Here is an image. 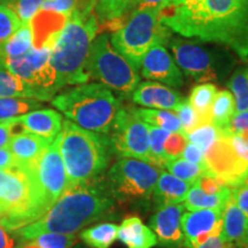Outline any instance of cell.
I'll use <instances>...</instances> for the list:
<instances>
[{"instance_id":"37","label":"cell","mask_w":248,"mask_h":248,"mask_svg":"<svg viewBox=\"0 0 248 248\" xmlns=\"http://www.w3.org/2000/svg\"><path fill=\"white\" fill-rule=\"evenodd\" d=\"M39 248H73L76 244L75 233H58V232H46L33 238Z\"/></svg>"},{"instance_id":"16","label":"cell","mask_w":248,"mask_h":248,"mask_svg":"<svg viewBox=\"0 0 248 248\" xmlns=\"http://www.w3.org/2000/svg\"><path fill=\"white\" fill-rule=\"evenodd\" d=\"M141 76L150 80H156L161 84L181 88L183 74L172 55L162 44H156L145 53L140 62Z\"/></svg>"},{"instance_id":"42","label":"cell","mask_w":248,"mask_h":248,"mask_svg":"<svg viewBox=\"0 0 248 248\" xmlns=\"http://www.w3.org/2000/svg\"><path fill=\"white\" fill-rule=\"evenodd\" d=\"M77 4H78V0H45L42 8L69 16L76 8Z\"/></svg>"},{"instance_id":"2","label":"cell","mask_w":248,"mask_h":248,"mask_svg":"<svg viewBox=\"0 0 248 248\" xmlns=\"http://www.w3.org/2000/svg\"><path fill=\"white\" fill-rule=\"evenodd\" d=\"M104 177L70 186L52 208L36 222L15 231L20 239L31 240L46 232L76 233L114 208Z\"/></svg>"},{"instance_id":"34","label":"cell","mask_w":248,"mask_h":248,"mask_svg":"<svg viewBox=\"0 0 248 248\" xmlns=\"http://www.w3.org/2000/svg\"><path fill=\"white\" fill-rule=\"evenodd\" d=\"M147 124V123H146ZM148 129V144H150V155L152 164L157 168H164L168 159L164 154V142L171 132L157 126L147 124Z\"/></svg>"},{"instance_id":"13","label":"cell","mask_w":248,"mask_h":248,"mask_svg":"<svg viewBox=\"0 0 248 248\" xmlns=\"http://www.w3.org/2000/svg\"><path fill=\"white\" fill-rule=\"evenodd\" d=\"M36 177L48 208L69 187L66 168L60 153L59 136L51 142L36 164Z\"/></svg>"},{"instance_id":"10","label":"cell","mask_w":248,"mask_h":248,"mask_svg":"<svg viewBox=\"0 0 248 248\" xmlns=\"http://www.w3.org/2000/svg\"><path fill=\"white\" fill-rule=\"evenodd\" d=\"M51 48H31L17 58H6L0 67L35 90L39 101L51 100L59 91L57 74L51 64Z\"/></svg>"},{"instance_id":"8","label":"cell","mask_w":248,"mask_h":248,"mask_svg":"<svg viewBox=\"0 0 248 248\" xmlns=\"http://www.w3.org/2000/svg\"><path fill=\"white\" fill-rule=\"evenodd\" d=\"M86 73L90 78L113 90L120 98H131L132 92L140 83L138 70L111 45L109 36L102 33L95 37L90 49Z\"/></svg>"},{"instance_id":"5","label":"cell","mask_w":248,"mask_h":248,"mask_svg":"<svg viewBox=\"0 0 248 248\" xmlns=\"http://www.w3.org/2000/svg\"><path fill=\"white\" fill-rule=\"evenodd\" d=\"M49 210L36 177V167L0 169V224L15 232Z\"/></svg>"},{"instance_id":"23","label":"cell","mask_w":248,"mask_h":248,"mask_svg":"<svg viewBox=\"0 0 248 248\" xmlns=\"http://www.w3.org/2000/svg\"><path fill=\"white\" fill-rule=\"evenodd\" d=\"M190 187V183L182 181L169 172L161 171L152 195L155 210L167 204L184 202Z\"/></svg>"},{"instance_id":"7","label":"cell","mask_w":248,"mask_h":248,"mask_svg":"<svg viewBox=\"0 0 248 248\" xmlns=\"http://www.w3.org/2000/svg\"><path fill=\"white\" fill-rule=\"evenodd\" d=\"M161 9L146 8L131 12L122 27L109 37L113 47L136 70L140 69L145 53L156 44L168 43L170 30L161 22Z\"/></svg>"},{"instance_id":"48","label":"cell","mask_w":248,"mask_h":248,"mask_svg":"<svg viewBox=\"0 0 248 248\" xmlns=\"http://www.w3.org/2000/svg\"><path fill=\"white\" fill-rule=\"evenodd\" d=\"M169 5L170 0H132L128 15L131 12L146 8H159L161 11H163V9L169 7Z\"/></svg>"},{"instance_id":"50","label":"cell","mask_w":248,"mask_h":248,"mask_svg":"<svg viewBox=\"0 0 248 248\" xmlns=\"http://www.w3.org/2000/svg\"><path fill=\"white\" fill-rule=\"evenodd\" d=\"M197 248H233V247H232L230 244L225 243V241L221 238V235H216V237L210 238V239L207 240L206 243L200 245V246H198Z\"/></svg>"},{"instance_id":"46","label":"cell","mask_w":248,"mask_h":248,"mask_svg":"<svg viewBox=\"0 0 248 248\" xmlns=\"http://www.w3.org/2000/svg\"><path fill=\"white\" fill-rule=\"evenodd\" d=\"M231 195L233 200L248 218V185L243 184L231 188Z\"/></svg>"},{"instance_id":"35","label":"cell","mask_w":248,"mask_h":248,"mask_svg":"<svg viewBox=\"0 0 248 248\" xmlns=\"http://www.w3.org/2000/svg\"><path fill=\"white\" fill-rule=\"evenodd\" d=\"M164 168L168 169V171L175 177L190 183L191 185H193L204 173V167L188 162L183 157L169 159L166 162Z\"/></svg>"},{"instance_id":"12","label":"cell","mask_w":248,"mask_h":248,"mask_svg":"<svg viewBox=\"0 0 248 248\" xmlns=\"http://www.w3.org/2000/svg\"><path fill=\"white\" fill-rule=\"evenodd\" d=\"M229 133L222 132L204 153V173L215 176L229 187L243 184L248 176V163L232 148Z\"/></svg>"},{"instance_id":"38","label":"cell","mask_w":248,"mask_h":248,"mask_svg":"<svg viewBox=\"0 0 248 248\" xmlns=\"http://www.w3.org/2000/svg\"><path fill=\"white\" fill-rule=\"evenodd\" d=\"M21 26V21L12 8L0 5V46L13 36Z\"/></svg>"},{"instance_id":"15","label":"cell","mask_w":248,"mask_h":248,"mask_svg":"<svg viewBox=\"0 0 248 248\" xmlns=\"http://www.w3.org/2000/svg\"><path fill=\"white\" fill-rule=\"evenodd\" d=\"M224 208L199 209L183 214L182 231L185 248H197L210 238L219 235Z\"/></svg>"},{"instance_id":"43","label":"cell","mask_w":248,"mask_h":248,"mask_svg":"<svg viewBox=\"0 0 248 248\" xmlns=\"http://www.w3.org/2000/svg\"><path fill=\"white\" fill-rule=\"evenodd\" d=\"M195 183H197L198 186H199L201 190L207 194L219 193V192L226 186L224 184V182L221 181V179L215 177V176L208 175V173H203V175Z\"/></svg>"},{"instance_id":"33","label":"cell","mask_w":248,"mask_h":248,"mask_svg":"<svg viewBox=\"0 0 248 248\" xmlns=\"http://www.w3.org/2000/svg\"><path fill=\"white\" fill-rule=\"evenodd\" d=\"M229 88L235 102V113L248 110V66L238 69L229 80Z\"/></svg>"},{"instance_id":"55","label":"cell","mask_w":248,"mask_h":248,"mask_svg":"<svg viewBox=\"0 0 248 248\" xmlns=\"http://www.w3.org/2000/svg\"><path fill=\"white\" fill-rule=\"evenodd\" d=\"M245 248H248V245H247V246H246V247H245Z\"/></svg>"},{"instance_id":"54","label":"cell","mask_w":248,"mask_h":248,"mask_svg":"<svg viewBox=\"0 0 248 248\" xmlns=\"http://www.w3.org/2000/svg\"><path fill=\"white\" fill-rule=\"evenodd\" d=\"M15 1H16V0H0V5H4V6H7V7H11V6L13 5Z\"/></svg>"},{"instance_id":"4","label":"cell","mask_w":248,"mask_h":248,"mask_svg":"<svg viewBox=\"0 0 248 248\" xmlns=\"http://www.w3.org/2000/svg\"><path fill=\"white\" fill-rule=\"evenodd\" d=\"M59 146L69 187L102 177L114 154L107 135L89 131L69 120L62 123Z\"/></svg>"},{"instance_id":"47","label":"cell","mask_w":248,"mask_h":248,"mask_svg":"<svg viewBox=\"0 0 248 248\" xmlns=\"http://www.w3.org/2000/svg\"><path fill=\"white\" fill-rule=\"evenodd\" d=\"M183 159H185L188 162L200 164V166L204 167V153L198 145L193 144V142H187L184 152H183L182 156Z\"/></svg>"},{"instance_id":"36","label":"cell","mask_w":248,"mask_h":248,"mask_svg":"<svg viewBox=\"0 0 248 248\" xmlns=\"http://www.w3.org/2000/svg\"><path fill=\"white\" fill-rule=\"evenodd\" d=\"M221 130L214 125L213 123H204L197 126L193 131L187 133V139L190 142L198 145L203 153L209 150L210 146L217 140V138L222 135Z\"/></svg>"},{"instance_id":"41","label":"cell","mask_w":248,"mask_h":248,"mask_svg":"<svg viewBox=\"0 0 248 248\" xmlns=\"http://www.w3.org/2000/svg\"><path fill=\"white\" fill-rule=\"evenodd\" d=\"M188 139L184 132H171L164 142V154L167 159L181 157L184 152Z\"/></svg>"},{"instance_id":"11","label":"cell","mask_w":248,"mask_h":248,"mask_svg":"<svg viewBox=\"0 0 248 248\" xmlns=\"http://www.w3.org/2000/svg\"><path fill=\"white\" fill-rule=\"evenodd\" d=\"M110 132L113 153L120 159L128 157L152 164L147 124L133 113L131 107L120 108Z\"/></svg>"},{"instance_id":"27","label":"cell","mask_w":248,"mask_h":248,"mask_svg":"<svg viewBox=\"0 0 248 248\" xmlns=\"http://www.w3.org/2000/svg\"><path fill=\"white\" fill-rule=\"evenodd\" d=\"M235 114V102L232 93L228 90L217 91L210 107L212 123L221 131L226 132L229 123ZM228 133V132H226ZM230 135V133H229Z\"/></svg>"},{"instance_id":"20","label":"cell","mask_w":248,"mask_h":248,"mask_svg":"<svg viewBox=\"0 0 248 248\" xmlns=\"http://www.w3.org/2000/svg\"><path fill=\"white\" fill-rule=\"evenodd\" d=\"M15 121L23 131H28L53 141L60 135L62 129V116L53 109H38L15 117Z\"/></svg>"},{"instance_id":"29","label":"cell","mask_w":248,"mask_h":248,"mask_svg":"<svg viewBox=\"0 0 248 248\" xmlns=\"http://www.w3.org/2000/svg\"><path fill=\"white\" fill-rule=\"evenodd\" d=\"M133 113L142 122L157 128L168 130L169 132H183L182 124L178 116L170 110L153 109V108H135L131 107Z\"/></svg>"},{"instance_id":"1","label":"cell","mask_w":248,"mask_h":248,"mask_svg":"<svg viewBox=\"0 0 248 248\" xmlns=\"http://www.w3.org/2000/svg\"><path fill=\"white\" fill-rule=\"evenodd\" d=\"M161 22L187 38L228 46L248 60V0H186L163 9Z\"/></svg>"},{"instance_id":"22","label":"cell","mask_w":248,"mask_h":248,"mask_svg":"<svg viewBox=\"0 0 248 248\" xmlns=\"http://www.w3.org/2000/svg\"><path fill=\"white\" fill-rule=\"evenodd\" d=\"M219 235L233 248H245L248 245V218L237 206L232 195L223 212Z\"/></svg>"},{"instance_id":"49","label":"cell","mask_w":248,"mask_h":248,"mask_svg":"<svg viewBox=\"0 0 248 248\" xmlns=\"http://www.w3.org/2000/svg\"><path fill=\"white\" fill-rule=\"evenodd\" d=\"M14 167L18 166L8 147L0 148V169H11Z\"/></svg>"},{"instance_id":"52","label":"cell","mask_w":248,"mask_h":248,"mask_svg":"<svg viewBox=\"0 0 248 248\" xmlns=\"http://www.w3.org/2000/svg\"><path fill=\"white\" fill-rule=\"evenodd\" d=\"M16 248H39L33 240H23Z\"/></svg>"},{"instance_id":"40","label":"cell","mask_w":248,"mask_h":248,"mask_svg":"<svg viewBox=\"0 0 248 248\" xmlns=\"http://www.w3.org/2000/svg\"><path fill=\"white\" fill-rule=\"evenodd\" d=\"M45 0H16L9 8H12L17 15L21 23L30 22L37 12L42 8Z\"/></svg>"},{"instance_id":"9","label":"cell","mask_w":248,"mask_h":248,"mask_svg":"<svg viewBox=\"0 0 248 248\" xmlns=\"http://www.w3.org/2000/svg\"><path fill=\"white\" fill-rule=\"evenodd\" d=\"M162 170L144 161L122 157L104 176L107 191L115 202L148 203Z\"/></svg>"},{"instance_id":"39","label":"cell","mask_w":248,"mask_h":248,"mask_svg":"<svg viewBox=\"0 0 248 248\" xmlns=\"http://www.w3.org/2000/svg\"><path fill=\"white\" fill-rule=\"evenodd\" d=\"M175 111L176 115L178 116L179 121H181L182 130L185 135L193 131L197 126L200 125L198 114L195 113L193 107L191 106L188 99H184V100L181 102V105L176 108Z\"/></svg>"},{"instance_id":"31","label":"cell","mask_w":248,"mask_h":248,"mask_svg":"<svg viewBox=\"0 0 248 248\" xmlns=\"http://www.w3.org/2000/svg\"><path fill=\"white\" fill-rule=\"evenodd\" d=\"M0 98L36 99L39 101L35 90L0 67Z\"/></svg>"},{"instance_id":"32","label":"cell","mask_w":248,"mask_h":248,"mask_svg":"<svg viewBox=\"0 0 248 248\" xmlns=\"http://www.w3.org/2000/svg\"><path fill=\"white\" fill-rule=\"evenodd\" d=\"M42 107L36 99L0 98V122L15 119Z\"/></svg>"},{"instance_id":"53","label":"cell","mask_w":248,"mask_h":248,"mask_svg":"<svg viewBox=\"0 0 248 248\" xmlns=\"http://www.w3.org/2000/svg\"><path fill=\"white\" fill-rule=\"evenodd\" d=\"M186 0H170V5L169 7H176V6H179L182 4H184ZM168 8V7H167Z\"/></svg>"},{"instance_id":"18","label":"cell","mask_w":248,"mask_h":248,"mask_svg":"<svg viewBox=\"0 0 248 248\" xmlns=\"http://www.w3.org/2000/svg\"><path fill=\"white\" fill-rule=\"evenodd\" d=\"M67 20L68 16L66 15L40 8L30 20L33 48L53 49L62 29L66 26Z\"/></svg>"},{"instance_id":"25","label":"cell","mask_w":248,"mask_h":248,"mask_svg":"<svg viewBox=\"0 0 248 248\" xmlns=\"http://www.w3.org/2000/svg\"><path fill=\"white\" fill-rule=\"evenodd\" d=\"M231 197V187L225 186L217 194H207L198 186L197 183L191 185L184 200V208L193 212L199 209H214L224 208L226 202Z\"/></svg>"},{"instance_id":"21","label":"cell","mask_w":248,"mask_h":248,"mask_svg":"<svg viewBox=\"0 0 248 248\" xmlns=\"http://www.w3.org/2000/svg\"><path fill=\"white\" fill-rule=\"evenodd\" d=\"M52 141L28 131L15 133L8 144L18 167H36L37 162Z\"/></svg>"},{"instance_id":"6","label":"cell","mask_w":248,"mask_h":248,"mask_svg":"<svg viewBox=\"0 0 248 248\" xmlns=\"http://www.w3.org/2000/svg\"><path fill=\"white\" fill-rule=\"evenodd\" d=\"M52 105L80 128L110 132L121 104L113 92L99 83H85L52 99Z\"/></svg>"},{"instance_id":"19","label":"cell","mask_w":248,"mask_h":248,"mask_svg":"<svg viewBox=\"0 0 248 248\" xmlns=\"http://www.w3.org/2000/svg\"><path fill=\"white\" fill-rule=\"evenodd\" d=\"M132 101L139 106L153 109L175 110L184 100L178 92L156 82L139 83L131 95Z\"/></svg>"},{"instance_id":"3","label":"cell","mask_w":248,"mask_h":248,"mask_svg":"<svg viewBox=\"0 0 248 248\" xmlns=\"http://www.w3.org/2000/svg\"><path fill=\"white\" fill-rule=\"evenodd\" d=\"M98 30L99 22L92 8L76 6L51 53V64L57 74L59 90L89 82L86 62Z\"/></svg>"},{"instance_id":"17","label":"cell","mask_w":248,"mask_h":248,"mask_svg":"<svg viewBox=\"0 0 248 248\" xmlns=\"http://www.w3.org/2000/svg\"><path fill=\"white\" fill-rule=\"evenodd\" d=\"M183 204H167L156 209L151 217V229L156 235L157 244L166 248H185L182 231Z\"/></svg>"},{"instance_id":"51","label":"cell","mask_w":248,"mask_h":248,"mask_svg":"<svg viewBox=\"0 0 248 248\" xmlns=\"http://www.w3.org/2000/svg\"><path fill=\"white\" fill-rule=\"evenodd\" d=\"M14 239L7 233L6 229L0 224V248H15Z\"/></svg>"},{"instance_id":"30","label":"cell","mask_w":248,"mask_h":248,"mask_svg":"<svg viewBox=\"0 0 248 248\" xmlns=\"http://www.w3.org/2000/svg\"><path fill=\"white\" fill-rule=\"evenodd\" d=\"M119 226L114 223H101L80 232V239L91 248H109L116 240Z\"/></svg>"},{"instance_id":"44","label":"cell","mask_w":248,"mask_h":248,"mask_svg":"<svg viewBox=\"0 0 248 248\" xmlns=\"http://www.w3.org/2000/svg\"><path fill=\"white\" fill-rule=\"evenodd\" d=\"M226 132L230 135H244L248 133V110L235 113L229 123Z\"/></svg>"},{"instance_id":"45","label":"cell","mask_w":248,"mask_h":248,"mask_svg":"<svg viewBox=\"0 0 248 248\" xmlns=\"http://www.w3.org/2000/svg\"><path fill=\"white\" fill-rule=\"evenodd\" d=\"M16 128L21 129V126L16 123L15 119L0 122V148L8 146L9 141H11L13 135L16 133V131H15Z\"/></svg>"},{"instance_id":"24","label":"cell","mask_w":248,"mask_h":248,"mask_svg":"<svg viewBox=\"0 0 248 248\" xmlns=\"http://www.w3.org/2000/svg\"><path fill=\"white\" fill-rule=\"evenodd\" d=\"M116 239L128 248H152L157 245L156 235L137 216L123 219L117 230Z\"/></svg>"},{"instance_id":"14","label":"cell","mask_w":248,"mask_h":248,"mask_svg":"<svg viewBox=\"0 0 248 248\" xmlns=\"http://www.w3.org/2000/svg\"><path fill=\"white\" fill-rule=\"evenodd\" d=\"M168 45L176 64L186 75L198 82L216 80L217 76L213 59L206 49L182 39L169 40Z\"/></svg>"},{"instance_id":"26","label":"cell","mask_w":248,"mask_h":248,"mask_svg":"<svg viewBox=\"0 0 248 248\" xmlns=\"http://www.w3.org/2000/svg\"><path fill=\"white\" fill-rule=\"evenodd\" d=\"M132 0H78L77 6H90L101 24L113 23L128 15Z\"/></svg>"},{"instance_id":"28","label":"cell","mask_w":248,"mask_h":248,"mask_svg":"<svg viewBox=\"0 0 248 248\" xmlns=\"http://www.w3.org/2000/svg\"><path fill=\"white\" fill-rule=\"evenodd\" d=\"M217 93V88L212 83H203L192 89L188 101L198 114L200 124L212 123L210 107Z\"/></svg>"}]
</instances>
